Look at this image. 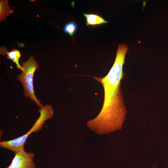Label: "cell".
<instances>
[{"label": "cell", "mask_w": 168, "mask_h": 168, "mask_svg": "<svg viewBox=\"0 0 168 168\" xmlns=\"http://www.w3.org/2000/svg\"><path fill=\"white\" fill-rule=\"evenodd\" d=\"M128 50L126 44H119L114 63L108 74L103 77H94L103 86L104 100L100 113L95 118L88 121L87 125L98 134L121 129L125 120L127 111L120 82L124 77L123 66Z\"/></svg>", "instance_id": "cell-1"}, {"label": "cell", "mask_w": 168, "mask_h": 168, "mask_svg": "<svg viewBox=\"0 0 168 168\" xmlns=\"http://www.w3.org/2000/svg\"><path fill=\"white\" fill-rule=\"evenodd\" d=\"M23 70L21 74L18 75V80L22 83L24 90V95L30 98L40 107L43 106L35 96L33 85V78L34 73L39 67L33 56L21 64Z\"/></svg>", "instance_id": "cell-2"}, {"label": "cell", "mask_w": 168, "mask_h": 168, "mask_svg": "<svg viewBox=\"0 0 168 168\" xmlns=\"http://www.w3.org/2000/svg\"><path fill=\"white\" fill-rule=\"evenodd\" d=\"M34 156V154L26 152L23 148L15 153L11 163L6 168H35Z\"/></svg>", "instance_id": "cell-3"}, {"label": "cell", "mask_w": 168, "mask_h": 168, "mask_svg": "<svg viewBox=\"0 0 168 168\" xmlns=\"http://www.w3.org/2000/svg\"><path fill=\"white\" fill-rule=\"evenodd\" d=\"M38 112L40 116L30 129L32 133L36 132L40 129L45 121L50 119L54 114L52 106L49 105L40 107Z\"/></svg>", "instance_id": "cell-4"}, {"label": "cell", "mask_w": 168, "mask_h": 168, "mask_svg": "<svg viewBox=\"0 0 168 168\" xmlns=\"http://www.w3.org/2000/svg\"><path fill=\"white\" fill-rule=\"evenodd\" d=\"M30 134L27 132L23 135L16 138L0 142L1 147L12 151L15 153L24 148L27 139Z\"/></svg>", "instance_id": "cell-5"}, {"label": "cell", "mask_w": 168, "mask_h": 168, "mask_svg": "<svg viewBox=\"0 0 168 168\" xmlns=\"http://www.w3.org/2000/svg\"><path fill=\"white\" fill-rule=\"evenodd\" d=\"M84 15L86 18L87 26H94L108 22L98 14L84 13Z\"/></svg>", "instance_id": "cell-6"}, {"label": "cell", "mask_w": 168, "mask_h": 168, "mask_svg": "<svg viewBox=\"0 0 168 168\" xmlns=\"http://www.w3.org/2000/svg\"><path fill=\"white\" fill-rule=\"evenodd\" d=\"M0 50V53L2 55L6 54L7 58L12 60L16 64L17 67L21 71L23 69L19 63V59L21 57L20 52L16 49H12L11 51H6L3 48Z\"/></svg>", "instance_id": "cell-7"}, {"label": "cell", "mask_w": 168, "mask_h": 168, "mask_svg": "<svg viewBox=\"0 0 168 168\" xmlns=\"http://www.w3.org/2000/svg\"><path fill=\"white\" fill-rule=\"evenodd\" d=\"M14 11L11 9L8 3L7 0H0V21L4 20L6 17Z\"/></svg>", "instance_id": "cell-8"}, {"label": "cell", "mask_w": 168, "mask_h": 168, "mask_svg": "<svg viewBox=\"0 0 168 168\" xmlns=\"http://www.w3.org/2000/svg\"><path fill=\"white\" fill-rule=\"evenodd\" d=\"M77 29V24L73 22H70L65 25L64 28V31L71 36H72Z\"/></svg>", "instance_id": "cell-9"}]
</instances>
